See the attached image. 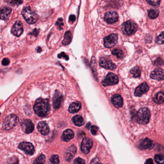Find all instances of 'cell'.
Here are the masks:
<instances>
[{
    "instance_id": "6da1fadb",
    "label": "cell",
    "mask_w": 164,
    "mask_h": 164,
    "mask_svg": "<svg viewBox=\"0 0 164 164\" xmlns=\"http://www.w3.org/2000/svg\"><path fill=\"white\" fill-rule=\"evenodd\" d=\"M35 113L40 117H45L50 110V106L48 99L39 98L35 101L34 106Z\"/></svg>"
},
{
    "instance_id": "7a4b0ae2",
    "label": "cell",
    "mask_w": 164,
    "mask_h": 164,
    "mask_svg": "<svg viewBox=\"0 0 164 164\" xmlns=\"http://www.w3.org/2000/svg\"><path fill=\"white\" fill-rule=\"evenodd\" d=\"M150 117V110L147 107H143L140 109L137 113L136 120L139 124L145 125L149 122Z\"/></svg>"
},
{
    "instance_id": "3957f363",
    "label": "cell",
    "mask_w": 164,
    "mask_h": 164,
    "mask_svg": "<svg viewBox=\"0 0 164 164\" xmlns=\"http://www.w3.org/2000/svg\"><path fill=\"white\" fill-rule=\"evenodd\" d=\"M22 14L28 24H34L38 20V15L29 6L26 7L23 9Z\"/></svg>"
},
{
    "instance_id": "277c9868",
    "label": "cell",
    "mask_w": 164,
    "mask_h": 164,
    "mask_svg": "<svg viewBox=\"0 0 164 164\" xmlns=\"http://www.w3.org/2000/svg\"><path fill=\"white\" fill-rule=\"evenodd\" d=\"M19 122L18 116L13 114L7 116L3 121V128L6 130H10L17 125Z\"/></svg>"
},
{
    "instance_id": "5b68a950",
    "label": "cell",
    "mask_w": 164,
    "mask_h": 164,
    "mask_svg": "<svg viewBox=\"0 0 164 164\" xmlns=\"http://www.w3.org/2000/svg\"><path fill=\"white\" fill-rule=\"evenodd\" d=\"M121 29L124 34L127 35H133L137 30V25L132 21L128 20L122 24Z\"/></svg>"
},
{
    "instance_id": "8992f818",
    "label": "cell",
    "mask_w": 164,
    "mask_h": 164,
    "mask_svg": "<svg viewBox=\"0 0 164 164\" xmlns=\"http://www.w3.org/2000/svg\"><path fill=\"white\" fill-rule=\"evenodd\" d=\"M118 78L117 75L113 73H109L102 81V84L104 86H108L118 83Z\"/></svg>"
},
{
    "instance_id": "52a82bcc",
    "label": "cell",
    "mask_w": 164,
    "mask_h": 164,
    "mask_svg": "<svg viewBox=\"0 0 164 164\" xmlns=\"http://www.w3.org/2000/svg\"><path fill=\"white\" fill-rule=\"evenodd\" d=\"M118 40V36L116 34H111L104 38V45L108 48L113 47L116 45Z\"/></svg>"
},
{
    "instance_id": "ba28073f",
    "label": "cell",
    "mask_w": 164,
    "mask_h": 164,
    "mask_svg": "<svg viewBox=\"0 0 164 164\" xmlns=\"http://www.w3.org/2000/svg\"><path fill=\"white\" fill-rule=\"evenodd\" d=\"M92 146H93V141L92 139L89 138H84L82 139V143H81V151L84 154H88Z\"/></svg>"
},
{
    "instance_id": "9c48e42d",
    "label": "cell",
    "mask_w": 164,
    "mask_h": 164,
    "mask_svg": "<svg viewBox=\"0 0 164 164\" xmlns=\"http://www.w3.org/2000/svg\"><path fill=\"white\" fill-rule=\"evenodd\" d=\"M104 19L108 24H113L118 20V14L115 11L108 12L105 14Z\"/></svg>"
},
{
    "instance_id": "30bf717a",
    "label": "cell",
    "mask_w": 164,
    "mask_h": 164,
    "mask_svg": "<svg viewBox=\"0 0 164 164\" xmlns=\"http://www.w3.org/2000/svg\"><path fill=\"white\" fill-rule=\"evenodd\" d=\"M19 148L28 155H32L35 151L33 145L28 142H22L19 145Z\"/></svg>"
},
{
    "instance_id": "8fae6325",
    "label": "cell",
    "mask_w": 164,
    "mask_h": 164,
    "mask_svg": "<svg viewBox=\"0 0 164 164\" xmlns=\"http://www.w3.org/2000/svg\"><path fill=\"white\" fill-rule=\"evenodd\" d=\"M99 65L101 67L107 69L113 70L116 68V65L109 58H101L100 60Z\"/></svg>"
},
{
    "instance_id": "7c38bea8",
    "label": "cell",
    "mask_w": 164,
    "mask_h": 164,
    "mask_svg": "<svg viewBox=\"0 0 164 164\" xmlns=\"http://www.w3.org/2000/svg\"><path fill=\"white\" fill-rule=\"evenodd\" d=\"M24 31L22 23L20 21L15 22L11 29V33L14 36L19 37Z\"/></svg>"
},
{
    "instance_id": "4fadbf2b",
    "label": "cell",
    "mask_w": 164,
    "mask_h": 164,
    "mask_svg": "<svg viewBox=\"0 0 164 164\" xmlns=\"http://www.w3.org/2000/svg\"><path fill=\"white\" fill-rule=\"evenodd\" d=\"M23 130L27 134L33 132L34 129V124L30 119H26L23 121L21 124Z\"/></svg>"
},
{
    "instance_id": "5bb4252c",
    "label": "cell",
    "mask_w": 164,
    "mask_h": 164,
    "mask_svg": "<svg viewBox=\"0 0 164 164\" xmlns=\"http://www.w3.org/2000/svg\"><path fill=\"white\" fill-rule=\"evenodd\" d=\"M63 96L58 91H56L52 98V105L56 109H58L63 101Z\"/></svg>"
},
{
    "instance_id": "9a60e30c",
    "label": "cell",
    "mask_w": 164,
    "mask_h": 164,
    "mask_svg": "<svg viewBox=\"0 0 164 164\" xmlns=\"http://www.w3.org/2000/svg\"><path fill=\"white\" fill-rule=\"evenodd\" d=\"M154 144L153 141L148 138H145L142 139L139 142V147L142 150H146L148 149H152L154 147Z\"/></svg>"
},
{
    "instance_id": "2e32d148",
    "label": "cell",
    "mask_w": 164,
    "mask_h": 164,
    "mask_svg": "<svg viewBox=\"0 0 164 164\" xmlns=\"http://www.w3.org/2000/svg\"><path fill=\"white\" fill-rule=\"evenodd\" d=\"M149 89L148 84L146 82H144L136 88L135 90L134 95L136 96H141L144 93H146Z\"/></svg>"
},
{
    "instance_id": "e0dca14e",
    "label": "cell",
    "mask_w": 164,
    "mask_h": 164,
    "mask_svg": "<svg viewBox=\"0 0 164 164\" xmlns=\"http://www.w3.org/2000/svg\"><path fill=\"white\" fill-rule=\"evenodd\" d=\"M150 76L153 79L159 80V81L163 80L164 79V71L162 69H156L151 72Z\"/></svg>"
},
{
    "instance_id": "ac0fdd59",
    "label": "cell",
    "mask_w": 164,
    "mask_h": 164,
    "mask_svg": "<svg viewBox=\"0 0 164 164\" xmlns=\"http://www.w3.org/2000/svg\"><path fill=\"white\" fill-rule=\"evenodd\" d=\"M37 129L43 135H46L49 133V128L45 121L40 122L37 125Z\"/></svg>"
},
{
    "instance_id": "d6986e66",
    "label": "cell",
    "mask_w": 164,
    "mask_h": 164,
    "mask_svg": "<svg viewBox=\"0 0 164 164\" xmlns=\"http://www.w3.org/2000/svg\"><path fill=\"white\" fill-rule=\"evenodd\" d=\"M12 9L9 7H3L0 9V19L6 20L8 19L11 13Z\"/></svg>"
},
{
    "instance_id": "ffe728a7",
    "label": "cell",
    "mask_w": 164,
    "mask_h": 164,
    "mask_svg": "<svg viewBox=\"0 0 164 164\" xmlns=\"http://www.w3.org/2000/svg\"><path fill=\"white\" fill-rule=\"evenodd\" d=\"M111 101L114 107L118 108L121 107L123 106V98L119 95L117 94L114 95L111 99Z\"/></svg>"
},
{
    "instance_id": "44dd1931",
    "label": "cell",
    "mask_w": 164,
    "mask_h": 164,
    "mask_svg": "<svg viewBox=\"0 0 164 164\" xmlns=\"http://www.w3.org/2000/svg\"><path fill=\"white\" fill-rule=\"evenodd\" d=\"M74 134L71 129H68L64 131L62 136V139L65 142H69L74 138Z\"/></svg>"
},
{
    "instance_id": "7402d4cb",
    "label": "cell",
    "mask_w": 164,
    "mask_h": 164,
    "mask_svg": "<svg viewBox=\"0 0 164 164\" xmlns=\"http://www.w3.org/2000/svg\"><path fill=\"white\" fill-rule=\"evenodd\" d=\"M81 107V104L80 101H77L74 102L70 105L68 109L69 112L72 114L77 113L79 111Z\"/></svg>"
},
{
    "instance_id": "603a6c76",
    "label": "cell",
    "mask_w": 164,
    "mask_h": 164,
    "mask_svg": "<svg viewBox=\"0 0 164 164\" xmlns=\"http://www.w3.org/2000/svg\"><path fill=\"white\" fill-rule=\"evenodd\" d=\"M74 124L77 126H81L84 124V119L81 116L76 115L72 119Z\"/></svg>"
},
{
    "instance_id": "cb8c5ba5",
    "label": "cell",
    "mask_w": 164,
    "mask_h": 164,
    "mask_svg": "<svg viewBox=\"0 0 164 164\" xmlns=\"http://www.w3.org/2000/svg\"><path fill=\"white\" fill-rule=\"evenodd\" d=\"M164 95L163 91H160L156 95L153 101L157 104H161L164 101Z\"/></svg>"
},
{
    "instance_id": "d4e9b609",
    "label": "cell",
    "mask_w": 164,
    "mask_h": 164,
    "mask_svg": "<svg viewBox=\"0 0 164 164\" xmlns=\"http://www.w3.org/2000/svg\"><path fill=\"white\" fill-rule=\"evenodd\" d=\"M72 41V35L69 31H68L65 33L64 35V40L62 41V44L64 45H67L70 44Z\"/></svg>"
},
{
    "instance_id": "484cf974",
    "label": "cell",
    "mask_w": 164,
    "mask_h": 164,
    "mask_svg": "<svg viewBox=\"0 0 164 164\" xmlns=\"http://www.w3.org/2000/svg\"><path fill=\"white\" fill-rule=\"evenodd\" d=\"M159 10L157 9H150L148 11V17L151 19H155L158 17Z\"/></svg>"
},
{
    "instance_id": "4316f807",
    "label": "cell",
    "mask_w": 164,
    "mask_h": 164,
    "mask_svg": "<svg viewBox=\"0 0 164 164\" xmlns=\"http://www.w3.org/2000/svg\"><path fill=\"white\" fill-rule=\"evenodd\" d=\"M130 73L134 78H139L140 76V68L139 67L136 66L131 69Z\"/></svg>"
},
{
    "instance_id": "83f0119b",
    "label": "cell",
    "mask_w": 164,
    "mask_h": 164,
    "mask_svg": "<svg viewBox=\"0 0 164 164\" xmlns=\"http://www.w3.org/2000/svg\"><path fill=\"white\" fill-rule=\"evenodd\" d=\"M45 161V156L41 154L34 160L33 164H44Z\"/></svg>"
},
{
    "instance_id": "f1b7e54d",
    "label": "cell",
    "mask_w": 164,
    "mask_h": 164,
    "mask_svg": "<svg viewBox=\"0 0 164 164\" xmlns=\"http://www.w3.org/2000/svg\"><path fill=\"white\" fill-rule=\"evenodd\" d=\"M112 54L117 56L118 58H122L124 57V53L121 50L115 49L112 51Z\"/></svg>"
},
{
    "instance_id": "f546056e",
    "label": "cell",
    "mask_w": 164,
    "mask_h": 164,
    "mask_svg": "<svg viewBox=\"0 0 164 164\" xmlns=\"http://www.w3.org/2000/svg\"><path fill=\"white\" fill-rule=\"evenodd\" d=\"M155 160L156 163L158 164H164V156L162 154H157L155 156Z\"/></svg>"
},
{
    "instance_id": "4dcf8cb0",
    "label": "cell",
    "mask_w": 164,
    "mask_h": 164,
    "mask_svg": "<svg viewBox=\"0 0 164 164\" xmlns=\"http://www.w3.org/2000/svg\"><path fill=\"white\" fill-rule=\"evenodd\" d=\"M50 161L52 164H59V158L58 155H53L50 159Z\"/></svg>"
},
{
    "instance_id": "1f68e13d",
    "label": "cell",
    "mask_w": 164,
    "mask_h": 164,
    "mask_svg": "<svg viewBox=\"0 0 164 164\" xmlns=\"http://www.w3.org/2000/svg\"><path fill=\"white\" fill-rule=\"evenodd\" d=\"M164 32H162V33L158 36L156 39V41L158 44H162L164 43Z\"/></svg>"
},
{
    "instance_id": "d6a6232c",
    "label": "cell",
    "mask_w": 164,
    "mask_h": 164,
    "mask_svg": "<svg viewBox=\"0 0 164 164\" xmlns=\"http://www.w3.org/2000/svg\"><path fill=\"white\" fill-rule=\"evenodd\" d=\"M56 25L57 26L58 29L60 30H62L63 29V26H64V23H63V20L62 18H60L56 22Z\"/></svg>"
},
{
    "instance_id": "836d02e7",
    "label": "cell",
    "mask_w": 164,
    "mask_h": 164,
    "mask_svg": "<svg viewBox=\"0 0 164 164\" xmlns=\"http://www.w3.org/2000/svg\"><path fill=\"white\" fill-rule=\"evenodd\" d=\"M74 164H86L85 161L80 157H78L74 160Z\"/></svg>"
},
{
    "instance_id": "e575fe53",
    "label": "cell",
    "mask_w": 164,
    "mask_h": 164,
    "mask_svg": "<svg viewBox=\"0 0 164 164\" xmlns=\"http://www.w3.org/2000/svg\"><path fill=\"white\" fill-rule=\"evenodd\" d=\"M58 57L59 58H63L66 60L68 61L69 60V57L68 56H67V54L64 52H61L58 55Z\"/></svg>"
},
{
    "instance_id": "d590c367",
    "label": "cell",
    "mask_w": 164,
    "mask_h": 164,
    "mask_svg": "<svg viewBox=\"0 0 164 164\" xmlns=\"http://www.w3.org/2000/svg\"><path fill=\"white\" fill-rule=\"evenodd\" d=\"M147 3H149L150 5H153V6H158V5H159V3H160V1H147Z\"/></svg>"
},
{
    "instance_id": "8d00e7d4",
    "label": "cell",
    "mask_w": 164,
    "mask_h": 164,
    "mask_svg": "<svg viewBox=\"0 0 164 164\" xmlns=\"http://www.w3.org/2000/svg\"><path fill=\"white\" fill-rule=\"evenodd\" d=\"M7 2L9 3L11 5H19L22 3L23 1H6Z\"/></svg>"
},
{
    "instance_id": "74e56055",
    "label": "cell",
    "mask_w": 164,
    "mask_h": 164,
    "mask_svg": "<svg viewBox=\"0 0 164 164\" xmlns=\"http://www.w3.org/2000/svg\"><path fill=\"white\" fill-rule=\"evenodd\" d=\"M98 129V128L96 126H92L91 127V129H90L91 134L94 135L96 134Z\"/></svg>"
},
{
    "instance_id": "f35d334b",
    "label": "cell",
    "mask_w": 164,
    "mask_h": 164,
    "mask_svg": "<svg viewBox=\"0 0 164 164\" xmlns=\"http://www.w3.org/2000/svg\"><path fill=\"white\" fill-rule=\"evenodd\" d=\"M90 164H101V163L100 162L99 159L97 157H96L92 159L90 162Z\"/></svg>"
},
{
    "instance_id": "ab89813d",
    "label": "cell",
    "mask_w": 164,
    "mask_h": 164,
    "mask_svg": "<svg viewBox=\"0 0 164 164\" xmlns=\"http://www.w3.org/2000/svg\"><path fill=\"white\" fill-rule=\"evenodd\" d=\"M73 157V156L69 153H66L65 156V158L67 161H70V159Z\"/></svg>"
},
{
    "instance_id": "60d3db41",
    "label": "cell",
    "mask_w": 164,
    "mask_h": 164,
    "mask_svg": "<svg viewBox=\"0 0 164 164\" xmlns=\"http://www.w3.org/2000/svg\"><path fill=\"white\" fill-rule=\"evenodd\" d=\"M10 63V60L9 59L7 58H4L2 60V64L3 66H7Z\"/></svg>"
},
{
    "instance_id": "b9f144b4",
    "label": "cell",
    "mask_w": 164,
    "mask_h": 164,
    "mask_svg": "<svg viewBox=\"0 0 164 164\" xmlns=\"http://www.w3.org/2000/svg\"><path fill=\"white\" fill-rule=\"evenodd\" d=\"M75 20H76V16L75 15L72 14V15H70L69 17V21L70 22L73 23L75 21Z\"/></svg>"
},
{
    "instance_id": "7bdbcfd3",
    "label": "cell",
    "mask_w": 164,
    "mask_h": 164,
    "mask_svg": "<svg viewBox=\"0 0 164 164\" xmlns=\"http://www.w3.org/2000/svg\"><path fill=\"white\" fill-rule=\"evenodd\" d=\"M39 30H37V29H34L32 33H31V34L32 35H34L35 36H37L39 34Z\"/></svg>"
},
{
    "instance_id": "ee69618b",
    "label": "cell",
    "mask_w": 164,
    "mask_h": 164,
    "mask_svg": "<svg viewBox=\"0 0 164 164\" xmlns=\"http://www.w3.org/2000/svg\"><path fill=\"white\" fill-rule=\"evenodd\" d=\"M145 164H154L153 159H151V158L147 159Z\"/></svg>"
},
{
    "instance_id": "f6af8a7d",
    "label": "cell",
    "mask_w": 164,
    "mask_h": 164,
    "mask_svg": "<svg viewBox=\"0 0 164 164\" xmlns=\"http://www.w3.org/2000/svg\"><path fill=\"white\" fill-rule=\"evenodd\" d=\"M37 51L38 52H41V48L40 47H38L37 48Z\"/></svg>"
}]
</instances>
